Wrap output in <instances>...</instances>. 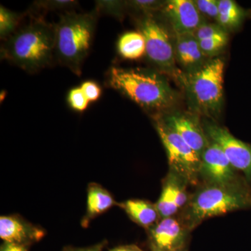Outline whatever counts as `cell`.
I'll list each match as a JSON object with an SVG mask.
<instances>
[{
    "mask_svg": "<svg viewBox=\"0 0 251 251\" xmlns=\"http://www.w3.org/2000/svg\"><path fill=\"white\" fill-rule=\"evenodd\" d=\"M80 87L90 103L97 101L101 96V88L94 81L86 80L81 84Z\"/></svg>",
    "mask_w": 251,
    "mask_h": 251,
    "instance_id": "28",
    "label": "cell"
},
{
    "mask_svg": "<svg viewBox=\"0 0 251 251\" xmlns=\"http://www.w3.org/2000/svg\"><path fill=\"white\" fill-rule=\"evenodd\" d=\"M187 251V250H184V251Z\"/></svg>",
    "mask_w": 251,
    "mask_h": 251,
    "instance_id": "33",
    "label": "cell"
},
{
    "mask_svg": "<svg viewBox=\"0 0 251 251\" xmlns=\"http://www.w3.org/2000/svg\"><path fill=\"white\" fill-rule=\"evenodd\" d=\"M5 94H6V92H1V102L2 101V99L4 100L5 98Z\"/></svg>",
    "mask_w": 251,
    "mask_h": 251,
    "instance_id": "32",
    "label": "cell"
},
{
    "mask_svg": "<svg viewBox=\"0 0 251 251\" xmlns=\"http://www.w3.org/2000/svg\"><path fill=\"white\" fill-rule=\"evenodd\" d=\"M147 230L151 251L186 250L190 230L175 218L160 219Z\"/></svg>",
    "mask_w": 251,
    "mask_h": 251,
    "instance_id": "9",
    "label": "cell"
},
{
    "mask_svg": "<svg viewBox=\"0 0 251 251\" xmlns=\"http://www.w3.org/2000/svg\"><path fill=\"white\" fill-rule=\"evenodd\" d=\"M107 242L103 241L102 242L95 244L94 246H91L90 247L86 248H74L67 247L64 249L63 251H102L104 247L106 245Z\"/></svg>",
    "mask_w": 251,
    "mask_h": 251,
    "instance_id": "29",
    "label": "cell"
},
{
    "mask_svg": "<svg viewBox=\"0 0 251 251\" xmlns=\"http://www.w3.org/2000/svg\"><path fill=\"white\" fill-rule=\"evenodd\" d=\"M183 178L172 171L167 176L159 199L156 203L161 219L173 217L188 202L186 185Z\"/></svg>",
    "mask_w": 251,
    "mask_h": 251,
    "instance_id": "13",
    "label": "cell"
},
{
    "mask_svg": "<svg viewBox=\"0 0 251 251\" xmlns=\"http://www.w3.org/2000/svg\"><path fill=\"white\" fill-rule=\"evenodd\" d=\"M117 50L125 59L137 60L142 58L146 52L145 38L139 31H127L117 41Z\"/></svg>",
    "mask_w": 251,
    "mask_h": 251,
    "instance_id": "18",
    "label": "cell"
},
{
    "mask_svg": "<svg viewBox=\"0 0 251 251\" xmlns=\"http://www.w3.org/2000/svg\"><path fill=\"white\" fill-rule=\"evenodd\" d=\"M175 54V58L190 74L197 72L206 63V57L193 33L176 34Z\"/></svg>",
    "mask_w": 251,
    "mask_h": 251,
    "instance_id": "15",
    "label": "cell"
},
{
    "mask_svg": "<svg viewBox=\"0 0 251 251\" xmlns=\"http://www.w3.org/2000/svg\"><path fill=\"white\" fill-rule=\"evenodd\" d=\"M166 1L155 0H135L126 1L127 8L145 15H153V13L162 10Z\"/></svg>",
    "mask_w": 251,
    "mask_h": 251,
    "instance_id": "23",
    "label": "cell"
},
{
    "mask_svg": "<svg viewBox=\"0 0 251 251\" xmlns=\"http://www.w3.org/2000/svg\"><path fill=\"white\" fill-rule=\"evenodd\" d=\"M132 221L148 229L160 219L156 204L143 200H128L119 204Z\"/></svg>",
    "mask_w": 251,
    "mask_h": 251,
    "instance_id": "17",
    "label": "cell"
},
{
    "mask_svg": "<svg viewBox=\"0 0 251 251\" xmlns=\"http://www.w3.org/2000/svg\"><path fill=\"white\" fill-rule=\"evenodd\" d=\"M155 126L166 149L171 171L188 183L197 184L201 156L198 155L161 117L155 118Z\"/></svg>",
    "mask_w": 251,
    "mask_h": 251,
    "instance_id": "6",
    "label": "cell"
},
{
    "mask_svg": "<svg viewBox=\"0 0 251 251\" xmlns=\"http://www.w3.org/2000/svg\"><path fill=\"white\" fill-rule=\"evenodd\" d=\"M99 13L67 11L55 26V56L57 60L80 76L82 66L90 52Z\"/></svg>",
    "mask_w": 251,
    "mask_h": 251,
    "instance_id": "3",
    "label": "cell"
},
{
    "mask_svg": "<svg viewBox=\"0 0 251 251\" xmlns=\"http://www.w3.org/2000/svg\"><path fill=\"white\" fill-rule=\"evenodd\" d=\"M46 231L16 215L0 217V237L4 242L29 247L44 238Z\"/></svg>",
    "mask_w": 251,
    "mask_h": 251,
    "instance_id": "12",
    "label": "cell"
},
{
    "mask_svg": "<svg viewBox=\"0 0 251 251\" xmlns=\"http://www.w3.org/2000/svg\"><path fill=\"white\" fill-rule=\"evenodd\" d=\"M1 49V59L36 73L49 67L55 55V26L36 17L18 29Z\"/></svg>",
    "mask_w": 251,
    "mask_h": 251,
    "instance_id": "1",
    "label": "cell"
},
{
    "mask_svg": "<svg viewBox=\"0 0 251 251\" xmlns=\"http://www.w3.org/2000/svg\"><path fill=\"white\" fill-rule=\"evenodd\" d=\"M196 7L202 16L217 21L219 14V1L217 0H196Z\"/></svg>",
    "mask_w": 251,
    "mask_h": 251,
    "instance_id": "27",
    "label": "cell"
},
{
    "mask_svg": "<svg viewBox=\"0 0 251 251\" xmlns=\"http://www.w3.org/2000/svg\"><path fill=\"white\" fill-rule=\"evenodd\" d=\"M67 100L70 108L79 112L87 110L90 103L80 87H74L69 91Z\"/></svg>",
    "mask_w": 251,
    "mask_h": 251,
    "instance_id": "26",
    "label": "cell"
},
{
    "mask_svg": "<svg viewBox=\"0 0 251 251\" xmlns=\"http://www.w3.org/2000/svg\"><path fill=\"white\" fill-rule=\"evenodd\" d=\"M204 132L211 142L219 145L231 165L251 179V145L238 140L229 130L216 124L206 123Z\"/></svg>",
    "mask_w": 251,
    "mask_h": 251,
    "instance_id": "8",
    "label": "cell"
},
{
    "mask_svg": "<svg viewBox=\"0 0 251 251\" xmlns=\"http://www.w3.org/2000/svg\"><path fill=\"white\" fill-rule=\"evenodd\" d=\"M127 8L126 1H96V8L99 14H103L122 19L124 12Z\"/></svg>",
    "mask_w": 251,
    "mask_h": 251,
    "instance_id": "21",
    "label": "cell"
},
{
    "mask_svg": "<svg viewBox=\"0 0 251 251\" xmlns=\"http://www.w3.org/2000/svg\"><path fill=\"white\" fill-rule=\"evenodd\" d=\"M234 171L222 149L211 142L201 155L200 177L205 181L206 184H233L237 182Z\"/></svg>",
    "mask_w": 251,
    "mask_h": 251,
    "instance_id": "10",
    "label": "cell"
},
{
    "mask_svg": "<svg viewBox=\"0 0 251 251\" xmlns=\"http://www.w3.org/2000/svg\"><path fill=\"white\" fill-rule=\"evenodd\" d=\"M78 4L74 0H43L34 3V9L39 11H52L70 10Z\"/></svg>",
    "mask_w": 251,
    "mask_h": 251,
    "instance_id": "22",
    "label": "cell"
},
{
    "mask_svg": "<svg viewBox=\"0 0 251 251\" xmlns=\"http://www.w3.org/2000/svg\"><path fill=\"white\" fill-rule=\"evenodd\" d=\"M106 84L148 111H161L174 103L175 94L163 75L149 69L112 67Z\"/></svg>",
    "mask_w": 251,
    "mask_h": 251,
    "instance_id": "2",
    "label": "cell"
},
{
    "mask_svg": "<svg viewBox=\"0 0 251 251\" xmlns=\"http://www.w3.org/2000/svg\"><path fill=\"white\" fill-rule=\"evenodd\" d=\"M162 11L169 20L175 34L194 33L204 23L202 15L191 0L167 1Z\"/></svg>",
    "mask_w": 251,
    "mask_h": 251,
    "instance_id": "11",
    "label": "cell"
},
{
    "mask_svg": "<svg viewBox=\"0 0 251 251\" xmlns=\"http://www.w3.org/2000/svg\"><path fill=\"white\" fill-rule=\"evenodd\" d=\"M224 68V61L216 58L189 74L187 88L193 106L209 117H217L222 109Z\"/></svg>",
    "mask_w": 251,
    "mask_h": 251,
    "instance_id": "5",
    "label": "cell"
},
{
    "mask_svg": "<svg viewBox=\"0 0 251 251\" xmlns=\"http://www.w3.org/2000/svg\"><path fill=\"white\" fill-rule=\"evenodd\" d=\"M110 251H144L138 246L131 244V245L120 246V247L114 248Z\"/></svg>",
    "mask_w": 251,
    "mask_h": 251,
    "instance_id": "31",
    "label": "cell"
},
{
    "mask_svg": "<svg viewBox=\"0 0 251 251\" xmlns=\"http://www.w3.org/2000/svg\"><path fill=\"white\" fill-rule=\"evenodd\" d=\"M244 10L232 0H219L218 25L226 31L234 30L242 25L245 18Z\"/></svg>",
    "mask_w": 251,
    "mask_h": 251,
    "instance_id": "19",
    "label": "cell"
},
{
    "mask_svg": "<svg viewBox=\"0 0 251 251\" xmlns=\"http://www.w3.org/2000/svg\"><path fill=\"white\" fill-rule=\"evenodd\" d=\"M28 248L11 243L4 242L1 244L0 251H29Z\"/></svg>",
    "mask_w": 251,
    "mask_h": 251,
    "instance_id": "30",
    "label": "cell"
},
{
    "mask_svg": "<svg viewBox=\"0 0 251 251\" xmlns=\"http://www.w3.org/2000/svg\"><path fill=\"white\" fill-rule=\"evenodd\" d=\"M162 119L200 156L210 145L204 128L193 117L175 113Z\"/></svg>",
    "mask_w": 251,
    "mask_h": 251,
    "instance_id": "14",
    "label": "cell"
},
{
    "mask_svg": "<svg viewBox=\"0 0 251 251\" xmlns=\"http://www.w3.org/2000/svg\"><path fill=\"white\" fill-rule=\"evenodd\" d=\"M250 203L249 195L237 182L206 184L188 201L182 224L191 231L204 220L243 209Z\"/></svg>",
    "mask_w": 251,
    "mask_h": 251,
    "instance_id": "4",
    "label": "cell"
},
{
    "mask_svg": "<svg viewBox=\"0 0 251 251\" xmlns=\"http://www.w3.org/2000/svg\"><path fill=\"white\" fill-rule=\"evenodd\" d=\"M228 36L199 41L200 46L206 57H214L227 45Z\"/></svg>",
    "mask_w": 251,
    "mask_h": 251,
    "instance_id": "25",
    "label": "cell"
},
{
    "mask_svg": "<svg viewBox=\"0 0 251 251\" xmlns=\"http://www.w3.org/2000/svg\"><path fill=\"white\" fill-rule=\"evenodd\" d=\"M115 200L106 189L99 184L91 183L87 187V211L82 220V227H87L92 220L115 205Z\"/></svg>",
    "mask_w": 251,
    "mask_h": 251,
    "instance_id": "16",
    "label": "cell"
},
{
    "mask_svg": "<svg viewBox=\"0 0 251 251\" xmlns=\"http://www.w3.org/2000/svg\"><path fill=\"white\" fill-rule=\"evenodd\" d=\"M138 29L145 38L147 57L161 72H176L175 47L164 27L153 15H145L138 21Z\"/></svg>",
    "mask_w": 251,
    "mask_h": 251,
    "instance_id": "7",
    "label": "cell"
},
{
    "mask_svg": "<svg viewBox=\"0 0 251 251\" xmlns=\"http://www.w3.org/2000/svg\"><path fill=\"white\" fill-rule=\"evenodd\" d=\"M193 34L198 41L227 36L226 31L219 25L205 23L201 25Z\"/></svg>",
    "mask_w": 251,
    "mask_h": 251,
    "instance_id": "24",
    "label": "cell"
},
{
    "mask_svg": "<svg viewBox=\"0 0 251 251\" xmlns=\"http://www.w3.org/2000/svg\"><path fill=\"white\" fill-rule=\"evenodd\" d=\"M21 15L11 11L2 5L0 6V38L6 41L18 30Z\"/></svg>",
    "mask_w": 251,
    "mask_h": 251,
    "instance_id": "20",
    "label": "cell"
}]
</instances>
